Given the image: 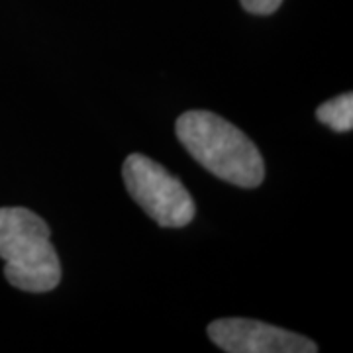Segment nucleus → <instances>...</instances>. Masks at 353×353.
<instances>
[{"label":"nucleus","mask_w":353,"mask_h":353,"mask_svg":"<svg viewBox=\"0 0 353 353\" xmlns=\"http://www.w3.org/2000/svg\"><path fill=\"white\" fill-rule=\"evenodd\" d=\"M50 236V226L36 212L22 206L0 208V259L14 289L50 292L59 285L61 263Z\"/></svg>","instance_id":"nucleus-2"},{"label":"nucleus","mask_w":353,"mask_h":353,"mask_svg":"<svg viewBox=\"0 0 353 353\" xmlns=\"http://www.w3.org/2000/svg\"><path fill=\"white\" fill-rule=\"evenodd\" d=\"M128 192L163 228H183L194 218V202L185 185L148 155L132 153L122 167Z\"/></svg>","instance_id":"nucleus-3"},{"label":"nucleus","mask_w":353,"mask_h":353,"mask_svg":"<svg viewBox=\"0 0 353 353\" xmlns=\"http://www.w3.org/2000/svg\"><path fill=\"white\" fill-rule=\"evenodd\" d=\"M283 0H241V6L252 14L267 16L273 14L281 6Z\"/></svg>","instance_id":"nucleus-6"},{"label":"nucleus","mask_w":353,"mask_h":353,"mask_svg":"<svg viewBox=\"0 0 353 353\" xmlns=\"http://www.w3.org/2000/svg\"><path fill=\"white\" fill-rule=\"evenodd\" d=\"M176 138L199 163L241 189L263 183L265 165L257 145L240 128L208 110H189L176 120Z\"/></svg>","instance_id":"nucleus-1"},{"label":"nucleus","mask_w":353,"mask_h":353,"mask_svg":"<svg viewBox=\"0 0 353 353\" xmlns=\"http://www.w3.org/2000/svg\"><path fill=\"white\" fill-rule=\"evenodd\" d=\"M208 338L228 353H316L314 341L289 330L248 318H222L208 326Z\"/></svg>","instance_id":"nucleus-4"},{"label":"nucleus","mask_w":353,"mask_h":353,"mask_svg":"<svg viewBox=\"0 0 353 353\" xmlns=\"http://www.w3.org/2000/svg\"><path fill=\"white\" fill-rule=\"evenodd\" d=\"M316 118L336 132H350L353 128V94L345 92L334 101L324 102L316 108Z\"/></svg>","instance_id":"nucleus-5"}]
</instances>
